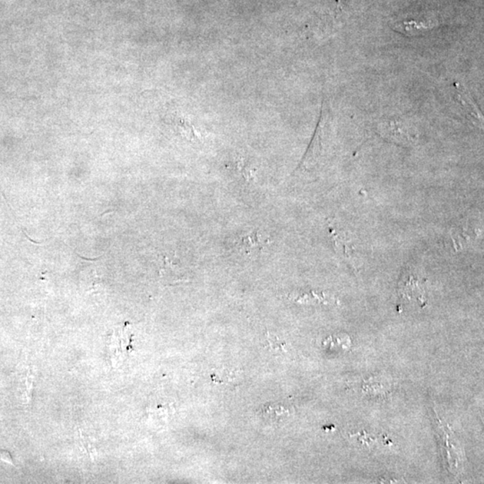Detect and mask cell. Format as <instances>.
Instances as JSON below:
<instances>
[{
	"instance_id": "9c48e42d",
	"label": "cell",
	"mask_w": 484,
	"mask_h": 484,
	"mask_svg": "<svg viewBox=\"0 0 484 484\" xmlns=\"http://www.w3.org/2000/svg\"><path fill=\"white\" fill-rule=\"evenodd\" d=\"M0 456H1L2 460L6 461V462L8 463H12L11 456H9V454L6 452V451L0 452Z\"/></svg>"
},
{
	"instance_id": "277c9868",
	"label": "cell",
	"mask_w": 484,
	"mask_h": 484,
	"mask_svg": "<svg viewBox=\"0 0 484 484\" xmlns=\"http://www.w3.org/2000/svg\"><path fill=\"white\" fill-rule=\"evenodd\" d=\"M260 414L264 420H267L268 422L277 423L284 416L289 414V409L280 404H271L262 407L260 410Z\"/></svg>"
},
{
	"instance_id": "3957f363",
	"label": "cell",
	"mask_w": 484,
	"mask_h": 484,
	"mask_svg": "<svg viewBox=\"0 0 484 484\" xmlns=\"http://www.w3.org/2000/svg\"><path fill=\"white\" fill-rule=\"evenodd\" d=\"M455 86L456 88V98L457 99V101H459V104L463 106V108L468 112L471 117L476 119V121H478V123H480V122L483 121L482 114H480V111L477 109L475 102L471 99L468 92L466 90L462 85L459 84V83H456Z\"/></svg>"
},
{
	"instance_id": "8992f818",
	"label": "cell",
	"mask_w": 484,
	"mask_h": 484,
	"mask_svg": "<svg viewBox=\"0 0 484 484\" xmlns=\"http://www.w3.org/2000/svg\"><path fill=\"white\" fill-rule=\"evenodd\" d=\"M214 382L220 384H236L241 379V371L231 370H221L214 371L211 375Z\"/></svg>"
},
{
	"instance_id": "5b68a950",
	"label": "cell",
	"mask_w": 484,
	"mask_h": 484,
	"mask_svg": "<svg viewBox=\"0 0 484 484\" xmlns=\"http://www.w3.org/2000/svg\"><path fill=\"white\" fill-rule=\"evenodd\" d=\"M436 24H432V23H403V24L397 25L394 26V29L397 31L403 32V34L406 35H417L422 34V32L427 31V30L432 29Z\"/></svg>"
},
{
	"instance_id": "52a82bcc",
	"label": "cell",
	"mask_w": 484,
	"mask_h": 484,
	"mask_svg": "<svg viewBox=\"0 0 484 484\" xmlns=\"http://www.w3.org/2000/svg\"><path fill=\"white\" fill-rule=\"evenodd\" d=\"M267 340L268 346H270L272 350H284V347L285 346V344H286L284 343L283 341H281L279 338L270 333H267Z\"/></svg>"
},
{
	"instance_id": "7a4b0ae2",
	"label": "cell",
	"mask_w": 484,
	"mask_h": 484,
	"mask_svg": "<svg viewBox=\"0 0 484 484\" xmlns=\"http://www.w3.org/2000/svg\"><path fill=\"white\" fill-rule=\"evenodd\" d=\"M381 135L389 140L403 145L416 142V135L407 126L397 121H385L380 126Z\"/></svg>"
},
{
	"instance_id": "6da1fadb",
	"label": "cell",
	"mask_w": 484,
	"mask_h": 484,
	"mask_svg": "<svg viewBox=\"0 0 484 484\" xmlns=\"http://www.w3.org/2000/svg\"><path fill=\"white\" fill-rule=\"evenodd\" d=\"M133 351V334L128 328V325L116 329L108 337L107 353L112 365L123 361L126 357Z\"/></svg>"
},
{
	"instance_id": "ba28073f",
	"label": "cell",
	"mask_w": 484,
	"mask_h": 484,
	"mask_svg": "<svg viewBox=\"0 0 484 484\" xmlns=\"http://www.w3.org/2000/svg\"><path fill=\"white\" fill-rule=\"evenodd\" d=\"M80 440H81V444L83 447H84V449H85L86 452L89 454V456H92V459H95V455H96L95 449V447L92 446V444L90 442V440L87 439V437H85L84 434H82L80 432Z\"/></svg>"
}]
</instances>
